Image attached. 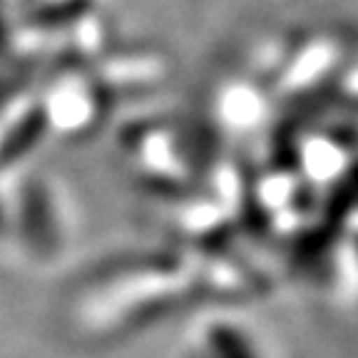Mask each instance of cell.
<instances>
[{
    "instance_id": "1",
    "label": "cell",
    "mask_w": 358,
    "mask_h": 358,
    "mask_svg": "<svg viewBox=\"0 0 358 358\" xmlns=\"http://www.w3.org/2000/svg\"><path fill=\"white\" fill-rule=\"evenodd\" d=\"M85 8L83 0H65L60 8L57 6H45L40 8V10H35L33 15H30V22L33 25H43V28H55V25H60V22H65V17H75L80 15Z\"/></svg>"
}]
</instances>
